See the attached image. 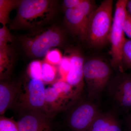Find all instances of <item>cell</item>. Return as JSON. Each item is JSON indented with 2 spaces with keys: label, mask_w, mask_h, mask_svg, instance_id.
I'll list each match as a JSON object with an SVG mask.
<instances>
[{
  "label": "cell",
  "mask_w": 131,
  "mask_h": 131,
  "mask_svg": "<svg viewBox=\"0 0 131 131\" xmlns=\"http://www.w3.org/2000/svg\"><path fill=\"white\" fill-rule=\"evenodd\" d=\"M12 36L6 25L0 29V48L8 46V43L12 42Z\"/></svg>",
  "instance_id": "603a6c76"
},
{
  "label": "cell",
  "mask_w": 131,
  "mask_h": 131,
  "mask_svg": "<svg viewBox=\"0 0 131 131\" xmlns=\"http://www.w3.org/2000/svg\"><path fill=\"white\" fill-rule=\"evenodd\" d=\"M0 131H19L17 122L11 119L1 116Z\"/></svg>",
  "instance_id": "44dd1931"
},
{
  "label": "cell",
  "mask_w": 131,
  "mask_h": 131,
  "mask_svg": "<svg viewBox=\"0 0 131 131\" xmlns=\"http://www.w3.org/2000/svg\"><path fill=\"white\" fill-rule=\"evenodd\" d=\"M45 84L42 80L30 78L18 83L17 91L12 107L19 113L34 111L47 114L45 111Z\"/></svg>",
  "instance_id": "3957f363"
},
{
  "label": "cell",
  "mask_w": 131,
  "mask_h": 131,
  "mask_svg": "<svg viewBox=\"0 0 131 131\" xmlns=\"http://www.w3.org/2000/svg\"><path fill=\"white\" fill-rule=\"evenodd\" d=\"M70 58L69 56L63 57L58 65V73L61 78L59 80L65 81L70 70Z\"/></svg>",
  "instance_id": "ffe728a7"
},
{
  "label": "cell",
  "mask_w": 131,
  "mask_h": 131,
  "mask_svg": "<svg viewBox=\"0 0 131 131\" xmlns=\"http://www.w3.org/2000/svg\"><path fill=\"white\" fill-rule=\"evenodd\" d=\"M58 72L54 65H52L44 61L42 62V81L45 84H52L56 77L57 73Z\"/></svg>",
  "instance_id": "e0dca14e"
},
{
  "label": "cell",
  "mask_w": 131,
  "mask_h": 131,
  "mask_svg": "<svg viewBox=\"0 0 131 131\" xmlns=\"http://www.w3.org/2000/svg\"><path fill=\"white\" fill-rule=\"evenodd\" d=\"M113 1L105 0L96 7L91 15L85 40L91 47L100 48L110 42L113 17Z\"/></svg>",
  "instance_id": "7a4b0ae2"
},
{
  "label": "cell",
  "mask_w": 131,
  "mask_h": 131,
  "mask_svg": "<svg viewBox=\"0 0 131 131\" xmlns=\"http://www.w3.org/2000/svg\"><path fill=\"white\" fill-rule=\"evenodd\" d=\"M96 8L94 1L83 0L75 8L66 9L65 20L68 29L85 40L90 19Z\"/></svg>",
  "instance_id": "9c48e42d"
},
{
  "label": "cell",
  "mask_w": 131,
  "mask_h": 131,
  "mask_svg": "<svg viewBox=\"0 0 131 131\" xmlns=\"http://www.w3.org/2000/svg\"><path fill=\"white\" fill-rule=\"evenodd\" d=\"M63 40L62 33L59 29L49 27L27 34L23 39V44L28 54L41 58L45 57L51 48L61 45Z\"/></svg>",
  "instance_id": "8992f818"
},
{
  "label": "cell",
  "mask_w": 131,
  "mask_h": 131,
  "mask_svg": "<svg viewBox=\"0 0 131 131\" xmlns=\"http://www.w3.org/2000/svg\"><path fill=\"white\" fill-rule=\"evenodd\" d=\"M127 1L119 0L117 2L110 35L111 65L121 73L124 72L122 64V51L126 38L123 30V24L127 13Z\"/></svg>",
  "instance_id": "52a82bcc"
},
{
  "label": "cell",
  "mask_w": 131,
  "mask_h": 131,
  "mask_svg": "<svg viewBox=\"0 0 131 131\" xmlns=\"http://www.w3.org/2000/svg\"><path fill=\"white\" fill-rule=\"evenodd\" d=\"M81 93L67 82L56 81L46 88V113L51 118L54 114L69 109L79 100Z\"/></svg>",
  "instance_id": "277c9868"
},
{
  "label": "cell",
  "mask_w": 131,
  "mask_h": 131,
  "mask_svg": "<svg viewBox=\"0 0 131 131\" xmlns=\"http://www.w3.org/2000/svg\"><path fill=\"white\" fill-rule=\"evenodd\" d=\"M123 30L125 34L131 40V15L128 12L123 24Z\"/></svg>",
  "instance_id": "cb8c5ba5"
},
{
  "label": "cell",
  "mask_w": 131,
  "mask_h": 131,
  "mask_svg": "<svg viewBox=\"0 0 131 131\" xmlns=\"http://www.w3.org/2000/svg\"><path fill=\"white\" fill-rule=\"evenodd\" d=\"M83 0H64L63 4L64 7L67 9H73L77 7Z\"/></svg>",
  "instance_id": "d4e9b609"
},
{
  "label": "cell",
  "mask_w": 131,
  "mask_h": 131,
  "mask_svg": "<svg viewBox=\"0 0 131 131\" xmlns=\"http://www.w3.org/2000/svg\"><path fill=\"white\" fill-rule=\"evenodd\" d=\"M18 88L17 84L1 82L0 84V114L2 116L12 107Z\"/></svg>",
  "instance_id": "5bb4252c"
},
{
  "label": "cell",
  "mask_w": 131,
  "mask_h": 131,
  "mask_svg": "<svg viewBox=\"0 0 131 131\" xmlns=\"http://www.w3.org/2000/svg\"><path fill=\"white\" fill-rule=\"evenodd\" d=\"M12 55L8 46L0 48V74L1 78L9 72L12 65Z\"/></svg>",
  "instance_id": "9a60e30c"
},
{
  "label": "cell",
  "mask_w": 131,
  "mask_h": 131,
  "mask_svg": "<svg viewBox=\"0 0 131 131\" xmlns=\"http://www.w3.org/2000/svg\"><path fill=\"white\" fill-rule=\"evenodd\" d=\"M112 70L103 60L93 58L84 62L83 75L88 96L91 101L98 98L110 82Z\"/></svg>",
  "instance_id": "5b68a950"
},
{
  "label": "cell",
  "mask_w": 131,
  "mask_h": 131,
  "mask_svg": "<svg viewBox=\"0 0 131 131\" xmlns=\"http://www.w3.org/2000/svg\"><path fill=\"white\" fill-rule=\"evenodd\" d=\"M126 8L127 12L131 15V0L127 1L126 5Z\"/></svg>",
  "instance_id": "484cf974"
},
{
  "label": "cell",
  "mask_w": 131,
  "mask_h": 131,
  "mask_svg": "<svg viewBox=\"0 0 131 131\" xmlns=\"http://www.w3.org/2000/svg\"></svg>",
  "instance_id": "83f0119b"
},
{
  "label": "cell",
  "mask_w": 131,
  "mask_h": 131,
  "mask_svg": "<svg viewBox=\"0 0 131 131\" xmlns=\"http://www.w3.org/2000/svg\"><path fill=\"white\" fill-rule=\"evenodd\" d=\"M121 73L110 81L106 89L117 108L131 112V75Z\"/></svg>",
  "instance_id": "30bf717a"
},
{
  "label": "cell",
  "mask_w": 131,
  "mask_h": 131,
  "mask_svg": "<svg viewBox=\"0 0 131 131\" xmlns=\"http://www.w3.org/2000/svg\"><path fill=\"white\" fill-rule=\"evenodd\" d=\"M19 2L9 0L0 1V22L3 26L6 25L9 20V13Z\"/></svg>",
  "instance_id": "2e32d148"
},
{
  "label": "cell",
  "mask_w": 131,
  "mask_h": 131,
  "mask_svg": "<svg viewBox=\"0 0 131 131\" xmlns=\"http://www.w3.org/2000/svg\"><path fill=\"white\" fill-rule=\"evenodd\" d=\"M89 131H122L117 119L112 114L100 113Z\"/></svg>",
  "instance_id": "4fadbf2b"
},
{
  "label": "cell",
  "mask_w": 131,
  "mask_h": 131,
  "mask_svg": "<svg viewBox=\"0 0 131 131\" xmlns=\"http://www.w3.org/2000/svg\"><path fill=\"white\" fill-rule=\"evenodd\" d=\"M53 1L24 0L19 2L13 28L31 29L37 28L48 22L56 11Z\"/></svg>",
  "instance_id": "6da1fadb"
},
{
  "label": "cell",
  "mask_w": 131,
  "mask_h": 131,
  "mask_svg": "<svg viewBox=\"0 0 131 131\" xmlns=\"http://www.w3.org/2000/svg\"><path fill=\"white\" fill-rule=\"evenodd\" d=\"M69 56L70 58V69L65 81L81 93L84 84V59L78 51H73L70 53Z\"/></svg>",
  "instance_id": "7c38bea8"
},
{
  "label": "cell",
  "mask_w": 131,
  "mask_h": 131,
  "mask_svg": "<svg viewBox=\"0 0 131 131\" xmlns=\"http://www.w3.org/2000/svg\"><path fill=\"white\" fill-rule=\"evenodd\" d=\"M62 57L61 52L57 49H53L46 54L44 61L52 65H59Z\"/></svg>",
  "instance_id": "7402d4cb"
},
{
  "label": "cell",
  "mask_w": 131,
  "mask_h": 131,
  "mask_svg": "<svg viewBox=\"0 0 131 131\" xmlns=\"http://www.w3.org/2000/svg\"><path fill=\"white\" fill-rule=\"evenodd\" d=\"M129 121L131 126V114L130 115L129 118Z\"/></svg>",
  "instance_id": "4316f807"
},
{
  "label": "cell",
  "mask_w": 131,
  "mask_h": 131,
  "mask_svg": "<svg viewBox=\"0 0 131 131\" xmlns=\"http://www.w3.org/2000/svg\"><path fill=\"white\" fill-rule=\"evenodd\" d=\"M42 62L39 61H34L29 64L27 73L30 78L42 80Z\"/></svg>",
  "instance_id": "d6986e66"
},
{
  "label": "cell",
  "mask_w": 131,
  "mask_h": 131,
  "mask_svg": "<svg viewBox=\"0 0 131 131\" xmlns=\"http://www.w3.org/2000/svg\"><path fill=\"white\" fill-rule=\"evenodd\" d=\"M51 117L40 112L19 113L17 123L19 131H53Z\"/></svg>",
  "instance_id": "8fae6325"
},
{
  "label": "cell",
  "mask_w": 131,
  "mask_h": 131,
  "mask_svg": "<svg viewBox=\"0 0 131 131\" xmlns=\"http://www.w3.org/2000/svg\"><path fill=\"white\" fill-rule=\"evenodd\" d=\"M70 108L67 124L71 131H89L100 113L98 106L89 101L79 100Z\"/></svg>",
  "instance_id": "ba28073f"
},
{
  "label": "cell",
  "mask_w": 131,
  "mask_h": 131,
  "mask_svg": "<svg viewBox=\"0 0 131 131\" xmlns=\"http://www.w3.org/2000/svg\"><path fill=\"white\" fill-rule=\"evenodd\" d=\"M122 64L123 70L131 69V40L126 39L122 47Z\"/></svg>",
  "instance_id": "ac0fdd59"
}]
</instances>
